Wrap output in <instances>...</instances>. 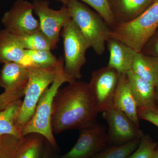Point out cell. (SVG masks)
I'll use <instances>...</instances> for the list:
<instances>
[{
	"instance_id": "6da1fadb",
	"label": "cell",
	"mask_w": 158,
	"mask_h": 158,
	"mask_svg": "<svg viewBox=\"0 0 158 158\" xmlns=\"http://www.w3.org/2000/svg\"><path fill=\"white\" fill-rule=\"evenodd\" d=\"M98 112L89 83L80 81L59 88L53 102L51 124L53 134L78 129L96 120Z\"/></svg>"
},
{
	"instance_id": "7a4b0ae2",
	"label": "cell",
	"mask_w": 158,
	"mask_h": 158,
	"mask_svg": "<svg viewBox=\"0 0 158 158\" xmlns=\"http://www.w3.org/2000/svg\"><path fill=\"white\" fill-rule=\"evenodd\" d=\"M64 66V58L60 57L56 66V74L54 82L43 93L37 103L34 116L21 131L23 137L31 134L41 135L53 148L57 146L51 124L54 97L62 84L77 81L66 75Z\"/></svg>"
},
{
	"instance_id": "3957f363",
	"label": "cell",
	"mask_w": 158,
	"mask_h": 158,
	"mask_svg": "<svg viewBox=\"0 0 158 158\" xmlns=\"http://www.w3.org/2000/svg\"><path fill=\"white\" fill-rule=\"evenodd\" d=\"M158 29V0H155L135 19L111 28L110 37L123 43L136 52H141Z\"/></svg>"
},
{
	"instance_id": "277c9868",
	"label": "cell",
	"mask_w": 158,
	"mask_h": 158,
	"mask_svg": "<svg viewBox=\"0 0 158 158\" xmlns=\"http://www.w3.org/2000/svg\"><path fill=\"white\" fill-rule=\"evenodd\" d=\"M72 19L95 53L102 56L110 38L111 28L103 18L78 0H70L67 4Z\"/></svg>"
},
{
	"instance_id": "5b68a950",
	"label": "cell",
	"mask_w": 158,
	"mask_h": 158,
	"mask_svg": "<svg viewBox=\"0 0 158 158\" xmlns=\"http://www.w3.org/2000/svg\"><path fill=\"white\" fill-rule=\"evenodd\" d=\"M28 69L29 82L25 92L24 99L15 121V125L21 133L33 117L40 98L44 90L52 84L56 74V67H32Z\"/></svg>"
},
{
	"instance_id": "8992f818",
	"label": "cell",
	"mask_w": 158,
	"mask_h": 158,
	"mask_svg": "<svg viewBox=\"0 0 158 158\" xmlns=\"http://www.w3.org/2000/svg\"><path fill=\"white\" fill-rule=\"evenodd\" d=\"M64 51V69L74 80L82 78L81 69L86 62V53L90 48L76 24L71 19L62 28L61 34Z\"/></svg>"
},
{
	"instance_id": "52a82bcc",
	"label": "cell",
	"mask_w": 158,
	"mask_h": 158,
	"mask_svg": "<svg viewBox=\"0 0 158 158\" xmlns=\"http://www.w3.org/2000/svg\"><path fill=\"white\" fill-rule=\"evenodd\" d=\"M79 130L77 143L59 158H92L109 146L106 128L96 120Z\"/></svg>"
},
{
	"instance_id": "ba28073f",
	"label": "cell",
	"mask_w": 158,
	"mask_h": 158,
	"mask_svg": "<svg viewBox=\"0 0 158 158\" xmlns=\"http://www.w3.org/2000/svg\"><path fill=\"white\" fill-rule=\"evenodd\" d=\"M102 116L108 125L107 137L109 146L120 145L140 140L144 135L143 131L124 113L110 108L104 111Z\"/></svg>"
},
{
	"instance_id": "9c48e42d",
	"label": "cell",
	"mask_w": 158,
	"mask_h": 158,
	"mask_svg": "<svg viewBox=\"0 0 158 158\" xmlns=\"http://www.w3.org/2000/svg\"><path fill=\"white\" fill-rule=\"evenodd\" d=\"M32 3L39 18L40 29L50 40L54 49L59 42L62 28L71 19L69 10L65 6L58 10L51 9L47 0H33Z\"/></svg>"
},
{
	"instance_id": "30bf717a",
	"label": "cell",
	"mask_w": 158,
	"mask_h": 158,
	"mask_svg": "<svg viewBox=\"0 0 158 158\" xmlns=\"http://www.w3.org/2000/svg\"><path fill=\"white\" fill-rule=\"evenodd\" d=\"M120 75L116 69L107 65L94 70L91 73L89 84L98 113L112 108Z\"/></svg>"
},
{
	"instance_id": "8fae6325",
	"label": "cell",
	"mask_w": 158,
	"mask_h": 158,
	"mask_svg": "<svg viewBox=\"0 0 158 158\" xmlns=\"http://www.w3.org/2000/svg\"><path fill=\"white\" fill-rule=\"evenodd\" d=\"M33 3L17 0L2 19L5 30L16 36L39 30V22L34 18Z\"/></svg>"
},
{
	"instance_id": "7c38bea8",
	"label": "cell",
	"mask_w": 158,
	"mask_h": 158,
	"mask_svg": "<svg viewBox=\"0 0 158 158\" xmlns=\"http://www.w3.org/2000/svg\"><path fill=\"white\" fill-rule=\"evenodd\" d=\"M112 108L124 113L135 124L140 127L138 106L131 92L127 74L120 75L113 96Z\"/></svg>"
},
{
	"instance_id": "4fadbf2b",
	"label": "cell",
	"mask_w": 158,
	"mask_h": 158,
	"mask_svg": "<svg viewBox=\"0 0 158 158\" xmlns=\"http://www.w3.org/2000/svg\"><path fill=\"white\" fill-rule=\"evenodd\" d=\"M29 78L28 68L16 62H6L0 72V87L6 92L25 91Z\"/></svg>"
},
{
	"instance_id": "5bb4252c",
	"label": "cell",
	"mask_w": 158,
	"mask_h": 158,
	"mask_svg": "<svg viewBox=\"0 0 158 158\" xmlns=\"http://www.w3.org/2000/svg\"><path fill=\"white\" fill-rule=\"evenodd\" d=\"M110 58L107 66L116 69L119 74H126L132 70L136 52L118 40L110 37L106 42Z\"/></svg>"
},
{
	"instance_id": "9a60e30c",
	"label": "cell",
	"mask_w": 158,
	"mask_h": 158,
	"mask_svg": "<svg viewBox=\"0 0 158 158\" xmlns=\"http://www.w3.org/2000/svg\"><path fill=\"white\" fill-rule=\"evenodd\" d=\"M152 2V0H109L115 25L135 19L145 11Z\"/></svg>"
},
{
	"instance_id": "2e32d148",
	"label": "cell",
	"mask_w": 158,
	"mask_h": 158,
	"mask_svg": "<svg viewBox=\"0 0 158 158\" xmlns=\"http://www.w3.org/2000/svg\"><path fill=\"white\" fill-rule=\"evenodd\" d=\"M126 74L138 109L155 107L154 85L138 76L132 70Z\"/></svg>"
},
{
	"instance_id": "e0dca14e",
	"label": "cell",
	"mask_w": 158,
	"mask_h": 158,
	"mask_svg": "<svg viewBox=\"0 0 158 158\" xmlns=\"http://www.w3.org/2000/svg\"><path fill=\"white\" fill-rule=\"evenodd\" d=\"M25 53L17 36L5 29L0 31V63H19Z\"/></svg>"
},
{
	"instance_id": "ac0fdd59",
	"label": "cell",
	"mask_w": 158,
	"mask_h": 158,
	"mask_svg": "<svg viewBox=\"0 0 158 158\" xmlns=\"http://www.w3.org/2000/svg\"><path fill=\"white\" fill-rule=\"evenodd\" d=\"M132 70L138 76L155 86L158 83V56L136 52Z\"/></svg>"
},
{
	"instance_id": "d6986e66",
	"label": "cell",
	"mask_w": 158,
	"mask_h": 158,
	"mask_svg": "<svg viewBox=\"0 0 158 158\" xmlns=\"http://www.w3.org/2000/svg\"><path fill=\"white\" fill-rule=\"evenodd\" d=\"M23 101L18 99L0 112V135H10L22 137L15 125V121L21 107Z\"/></svg>"
},
{
	"instance_id": "ffe728a7",
	"label": "cell",
	"mask_w": 158,
	"mask_h": 158,
	"mask_svg": "<svg viewBox=\"0 0 158 158\" xmlns=\"http://www.w3.org/2000/svg\"><path fill=\"white\" fill-rule=\"evenodd\" d=\"M43 136L31 134L26 136V141L14 158H41L44 149Z\"/></svg>"
},
{
	"instance_id": "44dd1931",
	"label": "cell",
	"mask_w": 158,
	"mask_h": 158,
	"mask_svg": "<svg viewBox=\"0 0 158 158\" xmlns=\"http://www.w3.org/2000/svg\"><path fill=\"white\" fill-rule=\"evenodd\" d=\"M17 36L23 47L27 50L53 49L50 40L40 29Z\"/></svg>"
},
{
	"instance_id": "7402d4cb",
	"label": "cell",
	"mask_w": 158,
	"mask_h": 158,
	"mask_svg": "<svg viewBox=\"0 0 158 158\" xmlns=\"http://www.w3.org/2000/svg\"><path fill=\"white\" fill-rule=\"evenodd\" d=\"M140 140H135L120 145L108 146L92 158H127L138 148Z\"/></svg>"
},
{
	"instance_id": "603a6c76",
	"label": "cell",
	"mask_w": 158,
	"mask_h": 158,
	"mask_svg": "<svg viewBox=\"0 0 158 158\" xmlns=\"http://www.w3.org/2000/svg\"><path fill=\"white\" fill-rule=\"evenodd\" d=\"M25 137L0 135V158H14L25 141Z\"/></svg>"
},
{
	"instance_id": "cb8c5ba5",
	"label": "cell",
	"mask_w": 158,
	"mask_h": 158,
	"mask_svg": "<svg viewBox=\"0 0 158 158\" xmlns=\"http://www.w3.org/2000/svg\"><path fill=\"white\" fill-rule=\"evenodd\" d=\"M26 52L31 57L34 67L41 68H55L59 59L51 52L50 50H27Z\"/></svg>"
},
{
	"instance_id": "d4e9b609",
	"label": "cell",
	"mask_w": 158,
	"mask_h": 158,
	"mask_svg": "<svg viewBox=\"0 0 158 158\" xmlns=\"http://www.w3.org/2000/svg\"><path fill=\"white\" fill-rule=\"evenodd\" d=\"M158 146V143L149 135L144 134L140 140L138 148L127 158H152Z\"/></svg>"
},
{
	"instance_id": "484cf974",
	"label": "cell",
	"mask_w": 158,
	"mask_h": 158,
	"mask_svg": "<svg viewBox=\"0 0 158 158\" xmlns=\"http://www.w3.org/2000/svg\"><path fill=\"white\" fill-rule=\"evenodd\" d=\"M88 4L96 11L107 23L110 28L115 25V22L109 0H78Z\"/></svg>"
},
{
	"instance_id": "4316f807",
	"label": "cell",
	"mask_w": 158,
	"mask_h": 158,
	"mask_svg": "<svg viewBox=\"0 0 158 158\" xmlns=\"http://www.w3.org/2000/svg\"><path fill=\"white\" fill-rule=\"evenodd\" d=\"M25 91L6 92L0 94V112L5 110L11 103L24 96Z\"/></svg>"
},
{
	"instance_id": "83f0119b",
	"label": "cell",
	"mask_w": 158,
	"mask_h": 158,
	"mask_svg": "<svg viewBox=\"0 0 158 158\" xmlns=\"http://www.w3.org/2000/svg\"><path fill=\"white\" fill-rule=\"evenodd\" d=\"M140 119L146 120L158 127V110L156 107L138 109Z\"/></svg>"
},
{
	"instance_id": "f1b7e54d",
	"label": "cell",
	"mask_w": 158,
	"mask_h": 158,
	"mask_svg": "<svg viewBox=\"0 0 158 158\" xmlns=\"http://www.w3.org/2000/svg\"><path fill=\"white\" fill-rule=\"evenodd\" d=\"M149 56H158V37L155 40L153 44L152 47L150 49Z\"/></svg>"
},
{
	"instance_id": "f546056e",
	"label": "cell",
	"mask_w": 158,
	"mask_h": 158,
	"mask_svg": "<svg viewBox=\"0 0 158 158\" xmlns=\"http://www.w3.org/2000/svg\"><path fill=\"white\" fill-rule=\"evenodd\" d=\"M155 105L158 110V83L155 86Z\"/></svg>"
},
{
	"instance_id": "4dcf8cb0",
	"label": "cell",
	"mask_w": 158,
	"mask_h": 158,
	"mask_svg": "<svg viewBox=\"0 0 158 158\" xmlns=\"http://www.w3.org/2000/svg\"><path fill=\"white\" fill-rule=\"evenodd\" d=\"M41 158H51L50 150L48 148H44V152Z\"/></svg>"
},
{
	"instance_id": "1f68e13d",
	"label": "cell",
	"mask_w": 158,
	"mask_h": 158,
	"mask_svg": "<svg viewBox=\"0 0 158 158\" xmlns=\"http://www.w3.org/2000/svg\"><path fill=\"white\" fill-rule=\"evenodd\" d=\"M56 1H59L60 2L62 3L64 6H66L70 0H56Z\"/></svg>"
},
{
	"instance_id": "d6a6232c",
	"label": "cell",
	"mask_w": 158,
	"mask_h": 158,
	"mask_svg": "<svg viewBox=\"0 0 158 158\" xmlns=\"http://www.w3.org/2000/svg\"><path fill=\"white\" fill-rule=\"evenodd\" d=\"M152 158H158V146L155 151L153 155Z\"/></svg>"
}]
</instances>
